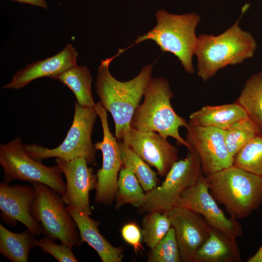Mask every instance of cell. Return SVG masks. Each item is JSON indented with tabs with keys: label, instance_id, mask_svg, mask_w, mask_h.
Here are the masks:
<instances>
[{
	"label": "cell",
	"instance_id": "cell-1",
	"mask_svg": "<svg viewBox=\"0 0 262 262\" xmlns=\"http://www.w3.org/2000/svg\"><path fill=\"white\" fill-rule=\"evenodd\" d=\"M111 61L110 58L101 62L95 87L99 101L113 117L115 137L123 141L129 134L133 115L152 78L153 65L143 67L132 79L121 82L111 74Z\"/></svg>",
	"mask_w": 262,
	"mask_h": 262
},
{
	"label": "cell",
	"instance_id": "cell-2",
	"mask_svg": "<svg viewBox=\"0 0 262 262\" xmlns=\"http://www.w3.org/2000/svg\"><path fill=\"white\" fill-rule=\"evenodd\" d=\"M240 18L219 34L197 36L195 55L197 75L206 82L228 66L243 63L252 58L257 49L254 36L239 25Z\"/></svg>",
	"mask_w": 262,
	"mask_h": 262
},
{
	"label": "cell",
	"instance_id": "cell-3",
	"mask_svg": "<svg viewBox=\"0 0 262 262\" xmlns=\"http://www.w3.org/2000/svg\"><path fill=\"white\" fill-rule=\"evenodd\" d=\"M174 97L168 81L164 78H152L144 95V100L136 108L131 127L145 131H154L167 139L171 137L179 146H189L179 133L180 128L188 125L183 117L174 110L171 100Z\"/></svg>",
	"mask_w": 262,
	"mask_h": 262
},
{
	"label": "cell",
	"instance_id": "cell-4",
	"mask_svg": "<svg viewBox=\"0 0 262 262\" xmlns=\"http://www.w3.org/2000/svg\"><path fill=\"white\" fill-rule=\"evenodd\" d=\"M205 177L211 194L231 217L245 218L262 204V176L232 165Z\"/></svg>",
	"mask_w": 262,
	"mask_h": 262
},
{
	"label": "cell",
	"instance_id": "cell-5",
	"mask_svg": "<svg viewBox=\"0 0 262 262\" xmlns=\"http://www.w3.org/2000/svg\"><path fill=\"white\" fill-rule=\"evenodd\" d=\"M156 17L155 26L138 36L132 45L152 40L163 52L174 54L185 72L194 73L193 57L197 40L196 28L200 21L199 15L194 12L175 15L161 9L156 13Z\"/></svg>",
	"mask_w": 262,
	"mask_h": 262
},
{
	"label": "cell",
	"instance_id": "cell-6",
	"mask_svg": "<svg viewBox=\"0 0 262 262\" xmlns=\"http://www.w3.org/2000/svg\"><path fill=\"white\" fill-rule=\"evenodd\" d=\"M98 115L95 107H83L75 102L72 124L59 146L50 149L32 144L24 145V148L32 158L39 161L50 157L66 161L82 158L88 164L95 165L97 149L92 134Z\"/></svg>",
	"mask_w": 262,
	"mask_h": 262
},
{
	"label": "cell",
	"instance_id": "cell-7",
	"mask_svg": "<svg viewBox=\"0 0 262 262\" xmlns=\"http://www.w3.org/2000/svg\"><path fill=\"white\" fill-rule=\"evenodd\" d=\"M35 197L31 213L40 224L44 236L55 241L59 239L71 248L81 245L77 225L65 206L62 195L41 183H32Z\"/></svg>",
	"mask_w": 262,
	"mask_h": 262
},
{
	"label": "cell",
	"instance_id": "cell-8",
	"mask_svg": "<svg viewBox=\"0 0 262 262\" xmlns=\"http://www.w3.org/2000/svg\"><path fill=\"white\" fill-rule=\"evenodd\" d=\"M0 164L4 173L3 181L8 184L15 180L41 183L62 196L65 193L66 182L59 166H47L32 158L20 138L0 145Z\"/></svg>",
	"mask_w": 262,
	"mask_h": 262
},
{
	"label": "cell",
	"instance_id": "cell-9",
	"mask_svg": "<svg viewBox=\"0 0 262 262\" xmlns=\"http://www.w3.org/2000/svg\"><path fill=\"white\" fill-rule=\"evenodd\" d=\"M201 172L199 156L193 150L172 165L159 186L146 192L141 213L156 211L165 213L176 206L183 192L194 185Z\"/></svg>",
	"mask_w": 262,
	"mask_h": 262
},
{
	"label": "cell",
	"instance_id": "cell-10",
	"mask_svg": "<svg viewBox=\"0 0 262 262\" xmlns=\"http://www.w3.org/2000/svg\"><path fill=\"white\" fill-rule=\"evenodd\" d=\"M95 108L101 121L103 138L95 144L96 149L101 152L102 163L96 174L94 201L98 204L110 205L115 198L118 176L123 164L117 138L109 129L107 111L99 101L96 103Z\"/></svg>",
	"mask_w": 262,
	"mask_h": 262
},
{
	"label": "cell",
	"instance_id": "cell-11",
	"mask_svg": "<svg viewBox=\"0 0 262 262\" xmlns=\"http://www.w3.org/2000/svg\"><path fill=\"white\" fill-rule=\"evenodd\" d=\"M186 129L185 140L189 150H194L199 156L201 172L205 176L233 165L234 157L227 148L224 130L190 121Z\"/></svg>",
	"mask_w": 262,
	"mask_h": 262
},
{
	"label": "cell",
	"instance_id": "cell-12",
	"mask_svg": "<svg viewBox=\"0 0 262 262\" xmlns=\"http://www.w3.org/2000/svg\"><path fill=\"white\" fill-rule=\"evenodd\" d=\"M176 206L191 209L201 215L213 228L237 238L243 234L237 219L228 217L211 194L206 177L202 172L196 183L186 189Z\"/></svg>",
	"mask_w": 262,
	"mask_h": 262
},
{
	"label": "cell",
	"instance_id": "cell-13",
	"mask_svg": "<svg viewBox=\"0 0 262 262\" xmlns=\"http://www.w3.org/2000/svg\"><path fill=\"white\" fill-rule=\"evenodd\" d=\"M165 213L175 230L181 262H194L212 227L201 215L187 208L175 206Z\"/></svg>",
	"mask_w": 262,
	"mask_h": 262
},
{
	"label": "cell",
	"instance_id": "cell-14",
	"mask_svg": "<svg viewBox=\"0 0 262 262\" xmlns=\"http://www.w3.org/2000/svg\"><path fill=\"white\" fill-rule=\"evenodd\" d=\"M56 163L66 180V190L62 196L67 206L74 208L91 215L89 193L96 189L97 176L92 167L88 166L82 158L66 161L56 158Z\"/></svg>",
	"mask_w": 262,
	"mask_h": 262
},
{
	"label": "cell",
	"instance_id": "cell-15",
	"mask_svg": "<svg viewBox=\"0 0 262 262\" xmlns=\"http://www.w3.org/2000/svg\"><path fill=\"white\" fill-rule=\"evenodd\" d=\"M123 141L149 165L155 167L161 177H165L179 160L178 149L156 132L142 131L131 127Z\"/></svg>",
	"mask_w": 262,
	"mask_h": 262
},
{
	"label": "cell",
	"instance_id": "cell-16",
	"mask_svg": "<svg viewBox=\"0 0 262 262\" xmlns=\"http://www.w3.org/2000/svg\"><path fill=\"white\" fill-rule=\"evenodd\" d=\"M35 195L33 185H9L3 181L1 182L0 210L2 221L10 226H15L19 222L35 235L43 233L40 224L31 213Z\"/></svg>",
	"mask_w": 262,
	"mask_h": 262
},
{
	"label": "cell",
	"instance_id": "cell-17",
	"mask_svg": "<svg viewBox=\"0 0 262 262\" xmlns=\"http://www.w3.org/2000/svg\"><path fill=\"white\" fill-rule=\"evenodd\" d=\"M78 52L71 44H68L57 54L35 61L20 69L11 81L2 86L3 89H19L36 79L53 77L77 65Z\"/></svg>",
	"mask_w": 262,
	"mask_h": 262
},
{
	"label": "cell",
	"instance_id": "cell-18",
	"mask_svg": "<svg viewBox=\"0 0 262 262\" xmlns=\"http://www.w3.org/2000/svg\"><path fill=\"white\" fill-rule=\"evenodd\" d=\"M79 231L80 241L87 243L98 254L102 262H121L123 257L122 248L115 247L101 234L100 221L94 220L90 215L74 208L66 206Z\"/></svg>",
	"mask_w": 262,
	"mask_h": 262
},
{
	"label": "cell",
	"instance_id": "cell-19",
	"mask_svg": "<svg viewBox=\"0 0 262 262\" xmlns=\"http://www.w3.org/2000/svg\"><path fill=\"white\" fill-rule=\"evenodd\" d=\"M241 251L236 238L212 228L206 241L197 251L194 262H240Z\"/></svg>",
	"mask_w": 262,
	"mask_h": 262
},
{
	"label": "cell",
	"instance_id": "cell-20",
	"mask_svg": "<svg viewBox=\"0 0 262 262\" xmlns=\"http://www.w3.org/2000/svg\"><path fill=\"white\" fill-rule=\"evenodd\" d=\"M249 118L244 108L236 102L220 105H205L189 115L190 122L199 126L226 130L236 122Z\"/></svg>",
	"mask_w": 262,
	"mask_h": 262
},
{
	"label": "cell",
	"instance_id": "cell-21",
	"mask_svg": "<svg viewBox=\"0 0 262 262\" xmlns=\"http://www.w3.org/2000/svg\"><path fill=\"white\" fill-rule=\"evenodd\" d=\"M35 235L29 229L12 232L0 224V253L12 262H27L30 250L37 246Z\"/></svg>",
	"mask_w": 262,
	"mask_h": 262
},
{
	"label": "cell",
	"instance_id": "cell-22",
	"mask_svg": "<svg viewBox=\"0 0 262 262\" xmlns=\"http://www.w3.org/2000/svg\"><path fill=\"white\" fill-rule=\"evenodd\" d=\"M68 87L74 93L80 105L86 107H95L92 91V78L90 71L85 66H74L53 77Z\"/></svg>",
	"mask_w": 262,
	"mask_h": 262
},
{
	"label": "cell",
	"instance_id": "cell-23",
	"mask_svg": "<svg viewBox=\"0 0 262 262\" xmlns=\"http://www.w3.org/2000/svg\"><path fill=\"white\" fill-rule=\"evenodd\" d=\"M235 102L244 108L258 134L262 136V69L246 80Z\"/></svg>",
	"mask_w": 262,
	"mask_h": 262
},
{
	"label": "cell",
	"instance_id": "cell-24",
	"mask_svg": "<svg viewBox=\"0 0 262 262\" xmlns=\"http://www.w3.org/2000/svg\"><path fill=\"white\" fill-rule=\"evenodd\" d=\"M118 145L123 165L131 169L143 190L147 192L157 186L159 182L158 173L123 141L120 140Z\"/></svg>",
	"mask_w": 262,
	"mask_h": 262
},
{
	"label": "cell",
	"instance_id": "cell-25",
	"mask_svg": "<svg viewBox=\"0 0 262 262\" xmlns=\"http://www.w3.org/2000/svg\"><path fill=\"white\" fill-rule=\"evenodd\" d=\"M139 180L131 169L122 166L118 176L115 199V208L125 204L140 208L143 203L145 193Z\"/></svg>",
	"mask_w": 262,
	"mask_h": 262
},
{
	"label": "cell",
	"instance_id": "cell-26",
	"mask_svg": "<svg viewBox=\"0 0 262 262\" xmlns=\"http://www.w3.org/2000/svg\"><path fill=\"white\" fill-rule=\"evenodd\" d=\"M142 224V239L150 249L160 242L171 227L166 213L156 211L147 213Z\"/></svg>",
	"mask_w": 262,
	"mask_h": 262
},
{
	"label": "cell",
	"instance_id": "cell-27",
	"mask_svg": "<svg viewBox=\"0 0 262 262\" xmlns=\"http://www.w3.org/2000/svg\"><path fill=\"white\" fill-rule=\"evenodd\" d=\"M224 131L227 148L233 157L258 135L255 126L249 118L240 120Z\"/></svg>",
	"mask_w": 262,
	"mask_h": 262
},
{
	"label": "cell",
	"instance_id": "cell-28",
	"mask_svg": "<svg viewBox=\"0 0 262 262\" xmlns=\"http://www.w3.org/2000/svg\"><path fill=\"white\" fill-rule=\"evenodd\" d=\"M233 165L262 176V136L257 135L234 157Z\"/></svg>",
	"mask_w": 262,
	"mask_h": 262
},
{
	"label": "cell",
	"instance_id": "cell-29",
	"mask_svg": "<svg viewBox=\"0 0 262 262\" xmlns=\"http://www.w3.org/2000/svg\"><path fill=\"white\" fill-rule=\"evenodd\" d=\"M148 262H181L174 229L171 227L165 236L147 255Z\"/></svg>",
	"mask_w": 262,
	"mask_h": 262
},
{
	"label": "cell",
	"instance_id": "cell-30",
	"mask_svg": "<svg viewBox=\"0 0 262 262\" xmlns=\"http://www.w3.org/2000/svg\"><path fill=\"white\" fill-rule=\"evenodd\" d=\"M37 246L44 253L49 254L59 262H77L72 248L62 244L57 245L44 236L37 241Z\"/></svg>",
	"mask_w": 262,
	"mask_h": 262
},
{
	"label": "cell",
	"instance_id": "cell-31",
	"mask_svg": "<svg viewBox=\"0 0 262 262\" xmlns=\"http://www.w3.org/2000/svg\"><path fill=\"white\" fill-rule=\"evenodd\" d=\"M121 234L123 239L133 248L136 253L143 249L141 245L142 230L135 222L124 224L121 229Z\"/></svg>",
	"mask_w": 262,
	"mask_h": 262
},
{
	"label": "cell",
	"instance_id": "cell-32",
	"mask_svg": "<svg viewBox=\"0 0 262 262\" xmlns=\"http://www.w3.org/2000/svg\"><path fill=\"white\" fill-rule=\"evenodd\" d=\"M20 3H27L38 6L44 9L48 8L47 4L45 0H12Z\"/></svg>",
	"mask_w": 262,
	"mask_h": 262
},
{
	"label": "cell",
	"instance_id": "cell-33",
	"mask_svg": "<svg viewBox=\"0 0 262 262\" xmlns=\"http://www.w3.org/2000/svg\"><path fill=\"white\" fill-rule=\"evenodd\" d=\"M247 262H262V245L253 256L247 259Z\"/></svg>",
	"mask_w": 262,
	"mask_h": 262
}]
</instances>
